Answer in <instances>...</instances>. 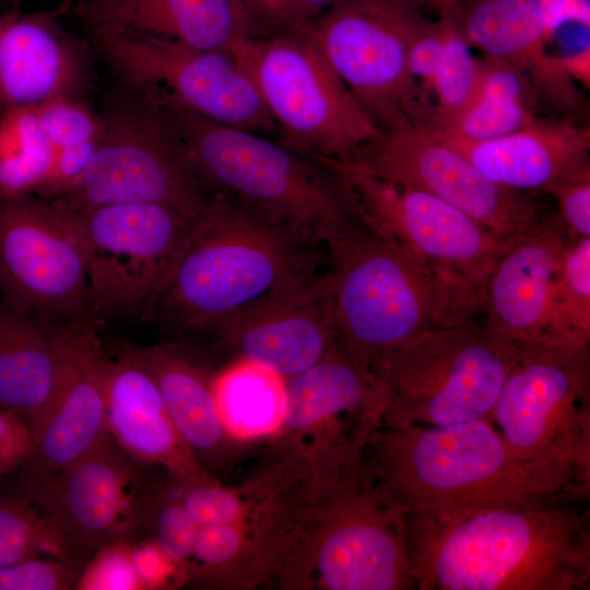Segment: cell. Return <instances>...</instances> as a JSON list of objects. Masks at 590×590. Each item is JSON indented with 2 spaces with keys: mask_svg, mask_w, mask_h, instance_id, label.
<instances>
[{
  "mask_svg": "<svg viewBox=\"0 0 590 590\" xmlns=\"http://www.w3.org/2000/svg\"><path fill=\"white\" fill-rule=\"evenodd\" d=\"M38 556L78 565L57 521L20 482L0 494V568Z\"/></svg>",
  "mask_w": 590,
  "mask_h": 590,
  "instance_id": "cell-33",
  "label": "cell"
},
{
  "mask_svg": "<svg viewBox=\"0 0 590 590\" xmlns=\"http://www.w3.org/2000/svg\"><path fill=\"white\" fill-rule=\"evenodd\" d=\"M212 339L234 359L283 379L304 371L339 343L324 272L314 283L229 323Z\"/></svg>",
  "mask_w": 590,
  "mask_h": 590,
  "instance_id": "cell-22",
  "label": "cell"
},
{
  "mask_svg": "<svg viewBox=\"0 0 590 590\" xmlns=\"http://www.w3.org/2000/svg\"><path fill=\"white\" fill-rule=\"evenodd\" d=\"M304 527L303 499L244 521L199 527L185 585L250 590L276 581Z\"/></svg>",
  "mask_w": 590,
  "mask_h": 590,
  "instance_id": "cell-24",
  "label": "cell"
},
{
  "mask_svg": "<svg viewBox=\"0 0 590 590\" xmlns=\"http://www.w3.org/2000/svg\"><path fill=\"white\" fill-rule=\"evenodd\" d=\"M365 457L380 494L404 517L580 502L589 494L567 472L518 456L488 420L380 427Z\"/></svg>",
  "mask_w": 590,
  "mask_h": 590,
  "instance_id": "cell-2",
  "label": "cell"
},
{
  "mask_svg": "<svg viewBox=\"0 0 590 590\" xmlns=\"http://www.w3.org/2000/svg\"><path fill=\"white\" fill-rule=\"evenodd\" d=\"M105 56L138 90H157L206 119L281 140L238 56L128 34L97 35Z\"/></svg>",
  "mask_w": 590,
  "mask_h": 590,
  "instance_id": "cell-15",
  "label": "cell"
},
{
  "mask_svg": "<svg viewBox=\"0 0 590 590\" xmlns=\"http://www.w3.org/2000/svg\"><path fill=\"white\" fill-rule=\"evenodd\" d=\"M579 503L404 517L416 589H589L590 524Z\"/></svg>",
  "mask_w": 590,
  "mask_h": 590,
  "instance_id": "cell-1",
  "label": "cell"
},
{
  "mask_svg": "<svg viewBox=\"0 0 590 590\" xmlns=\"http://www.w3.org/2000/svg\"><path fill=\"white\" fill-rule=\"evenodd\" d=\"M446 19L426 16L415 32L406 57V76L416 106L420 125L429 120L434 82L440 57Z\"/></svg>",
  "mask_w": 590,
  "mask_h": 590,
  "instance_id": "cell-37",
  "label": "cell"
},
{
  "mask_svg": "<svg viewBox=\"0 0 590 590\" xmlns=\"http://www.w3.org/2000/svg\"><path fill=\"white\" fill-rule=\"evenodd\" d=\"M84 74L80 49L49 15L0 14V113L76 95Z\"/></svg>",
  "mask_w": 590,
  "mask_h": 590,
  "instance_id": "cell-28",
  "label": "cell"
},
{
  "mask_svg": "<svg viewBox=\"0 0 590 590\" xmlns=\"http://www.w3.org/2000/svg\"><path fill=\"white\" fill-rule=\"evenodd\" d=\"M363 217L400 245L430 276L456 324L482 315L497 260L518 239L503 238L444 200L355 167L329 163Z\"/></svg>",
  "mask_w": 590,
  "mask_h": 590,
  "instance_id": "cell-8",
  "label": "cell"
},
{
  "mask_svg": "<svg viewBox=\"0 0 590 590\" xmlns=\"http://www.w3.org/2000/svg\"><path fill=\"white\" fill-rule=\"evenodd\" d=\"M543 109L541 98L520 71L482 55V74L471 103L449 128L433 133L469 141L496 139L531 125L543 117Z\"/></svg>",
  "mask_w": 590,
  "mask_h": 590,
  "instance_id": "cell-31",
  "label": "cell"
},
{
  "mask_svg": "<svg viewBox=\"0 0 590 590\" xmlns=\"http://www.w3.org/2000/svg\"><path fill=\"white\" fill-rule=\"evenodd\" d=\"M121 355L153 378L166 410L190 452L212 477L228 473L247 452L249 441L234 436L219 411L212 374L179 344H122Z\"/></svg>",
  "mask_w": 590,
  "mask_h": 590,
  "instance_id": "cell-23",
  "label": "cell"
},
{
  "mask_svg": "<svg viewBox=\"0 0 590 590\" xmlns=\"http://www.w3.org/2000/svg\"><path fill=\"white\" fill-rule=\"evenodd\" d=\"M132 558L143 589H162L184 585L177 566L156 543L144 538L132 543Z\"/></svg>",
  "mask_w": 590,
  "mask_h": 590,
  "instance_id": "cell-46",
  "label": "cell"
},
{
  "mask_svg": "<svg viewBox=\"0 0 590 590\" xmlns=\"http://www.w3.org/2000/svg\"><path fill=\"white\" fill-rule=\"evenodd\" d=\"M105 356L92 326L75 330L58 384L30 425L35 456L21 476L47 477L84 456L108 434Z\"/></svg>",
  "mask_w": 590,
  "mask_h": 590,
  "instance_id": "cell-21",
  "label": "cell"
},
{
  "mask_svg": "<svg viewBox=\"0 0 590 590\" xmlns=\"http://www.w3.org/2000/svg\"><path fill=\"white\" fill-rule=\"evenodd\" d=\"M558 223L567 241L590 237V173L553 188Z\"/></svg>",
  "mask_w": 590,
  "mask_h": 590,
  "instance_id": "cell-43",
  "label": "cell"
},
{
  "mask_svg": "<svg viewBox=\"0 0 590 590\" xmlns=\"http://www.w3.org/2000/svg\"><path fill=\"white\" fill-rule=\"evenodd\" d=\"M103 378L107 433L123 452L144 467L163 469L176 488L214 479L182 440L144 368L106 355Z\"/></svg>",
  "mask_w": 590,
  "mask_h": 590,
  "instance_id": "cell-26",
  "label": "cell"
},
{
  "mask_svg": "<svg viewBox=\"0 0 590 590\" xmlns=\"http://www.w3.org/2000/svg\"><path fill=\"white\" fill-rule=\"evenodd\" d=\"M487 420L518 456L589 488V345H519Z\"/></svg>",
  "mask_w": 590,
  "mask_h": 590,
  "instance_id": "cell-10",
  "label": "cell"
},
{
  "mask_svg": "<svg viewBox=\"0 0 590 590\" xmlns=\"http://www.w3.org/2000/svg\"><path fill=\"white\" fill-rule=\"evenodd\" d=\"M286 590H409L405 518L380 494L366 457L306 487L302 539L276 578Z\"/></svg>",
  "mask_w": 590,
  "mask_h": 590,
  "instance_id": "cell-5",
  "label": "cell"
},
{
  "mask_svg": "<svg viewBox=\"0 0 590 590\" xmlns=\"http://www.w3.org/2000/svg\"><path fill=\"white\" fill-rule=\"evenodd\" d=\"M37 116L51 148L90 143L98 140L103 118L90 109L76 95H62L35 106Z\"/></svg>",
  "mask_w": 590,
  "mask_h": 590,
  "instance_id": "cell-38",
  "label": "cell"
},
{
  "mask_svg": "<svg viewBox=\"0 0 590 590\" xmlns=\"http://www.w3.org/2000/svg\"><path fill=\"white\" fill-rule=\"evenodd\" d=\"M214 392L228 430L245 441L273 437L285 413L284 379L246 361L214 374Z\"/></svg>",
  "mask_w": 590,
  "mask_h": 590,
  "instance_id": "cell-32",
  "label": "cell"
},
{
  "mask_svg": "<svg viewBox=\"0 0 590 590\" xmlns=\"http://www.w3.org/2000/svg\"><path fill=\"white\" fill-rule=\"evenodd\" d=\"M567 238L557 220H544L497 260L487 280L483 322L517 345L563 343L556 315L559 264Z\"/></svg>",
  "mask_w": 590,
  "mask_h": 590,
  "instance_id": "cell-19",
  "label": "cell"
},
{
  "mask_svg": "<svg viewBox=\"0 0 590 590\" xmlns=\"http://www.w3.org/2000/svg\"><path fill=\"white\" fill-rule=\"evenodd\" d=\"M198 527L226 524L255 518L304 496L305 476L299 461L274 449L269 467L243 484L225 486L216 479L176 488Z\"/></svg>",
  "mask_w": 590,
  "mask_h": 590,
  "instance_id": "cell-30",
  "label": "cell"
},
{
  "mask_svg": "<svg viewBox=\"0 0 590 590\" xmlns=\"http://www.w3.org/2000/svg\"><path fill=\"white\" fill-rule=\"evenodd\" d=\"M448 19L483 56L520 71L552 115L580 120L583 90L552 50L536 0H464Z\"/></svg>",
  "mask_w": 590,
  "mask_h": 590,
  "instance_id": "cell-20",
  "label": "cell"
},
{
  "mask_svg": "<svg viewBox=\"0 0 590 590\" xmlns=\"http://www.w3.org/2000/svg\"><path fill=\"white\" fill-rule=\"evenodd\" d=\"M82 567L55 557H31L0 568V590L76 589Z\"/></svg>",
  "mask_w": 590,
  "mask_h": 590,
  "instance_id": "cell-41",
  "label": "cell"
},
{
  "mask_svg": "<svg viewBox=\"0 0 590 590\" xmlns=\"http://www.w3.org/2000/svg\"><path fill=\"white\" fill-rule=\"evenodd\" d=\"M550 46L559 37L590 30V0H536Z\"/></svg>",
  "mask_w": 590,
  "mask_h": 590,
  "instance_id": "cell-47",
  "label": "cell"
},
{
  "mask_svg": "<svg viewBox=\"0 0 590 590\" xmlns=\"http://www.w3.org/2000/svg\"><path fill=\"white\" fill-rule=\"evenodd\" d=\"M76 589H143L132 558V543L120 541L98 550L82 567Z\"/></svg>",
  "mask_w": 590,
  "mask_h": 590,
  "instance_id": "cell-40",
  "label": "cell"
},
{
  "mask_svg": "<svg viewBox=\"0 0 590 590\" xmlns=\"http://www.w3.org/2000/svg\"><path fill=\"white\" fill-rule=\"evenodd\" d=\"M570 79L583 91L590 86V46L557 55Z\"/></svg>",
  "mask_w": 590,
  "mask_h": 590,
  "instance_id": "cell-48",
  "label": "cell"
},
{
  "mask_svg": "<svg viewBox=\"0 0 590 590\" xmlns=\"http://www.w3.org/2000/svg\"><path fill=\"white\" fill-rule=\"evenodd\" d=\"M255 37L303 32L312 21L342 0H241Z\"/></svg>",
  "mask_w": 590,
  "mask_h": 590,
  "instance_id": "cell-39",
  "label": "cell"
},
{
  "mask_svg": "<svg viewBox=\"0 0 590 590\" xmlns=\"http://www.w3.org/2000/svg\"><path fill=\"white\" fill-rule=\"evenodd\" d=\"M198 528L174 485L150 480L145 495L143 539L153 540L177 566L184 585Z\"/></svg>",
  "mask_w": 590,
  "mask_h": 590,
  "instance_id": "cell-36",
  "label": "cell"
},
{
  "mask_svg": "<svg viewBox=\"0 0 590 590\" xmlns=\"http://www.w3.org/2000/svg\"><path fill=\"white\" fill-rule=\"evenodd\" d=\"M34 456L35 444L28 424L16 414L0 410V481L21 472Z\"/></svg>",
  "mask_w": 590,
  "mask_h": 590,
  "instance_id": "cell-44",
  "label": "cell"
},
{
  "mask_svg": "<svg viewBox=\"0 0 590 590\" xmlns=\"http://www.w3.org/2000/svg\"><path fill=\"white\" fill-rule=\"evenodd\" d=\"M97 141L56 150L48 177L36 197L52 200L68 191L87 168Z\"/></svg>",
  "mask_w": 590,
  "mask_h": 590,
  "instance_id": "cell-45",
  "label": "cell"
},
{
  "mask_svg": "<svg viewBox=\"0 0 590 590\" xmlns=\"http://www.w3.org/2000/svg\"><path fill=\"white\" fill-rule=\"evenodd\" d=\"M93 157L80 179L52 199L75 212L118 203L167 206L194 220L214 194L151 102L110 106Z\"/></svg>",
  "mask_w": 590,
  "mask_h": 590,
  "instance_id": "cell-11",
  "label": "cell"
},
{
  "mask_svg": "<svg viewBox=\"0 0 590 590\" xmlns=\"http://www.w3.org/2000/svg\"><path fill=\"white\" fill-rule=\"evenodd\" d=\"M235 54L251 74L281 141L322 163L354 160L379 128L304 33L252 37Z\"/></svg>",
  "mask_w": 590,
  "mask_h": 590,
  "instance_id": "cell-9",
  "label": "cell"
},
{
  "mask_svg": "<svg viewBox=\"0 0 590 590\" xmlns=\"http://www.w3.org/2000/svg\"><path fill=\"white\" fill-rule=\"evenodd\" d=\"M96 35L128 34L204 50H234L255 37L241 0H84Z\"/></svg>",
  "mask_w": 590,
  "mask_h": 590,
  "instance_id": "cell-27",
  "label": "cell"
},
{
  "mask_svg": "<svg viewBox=\"0 0 590 590\" xmlns=\"http://www.w3.org/2000/svg\"><path fill=\"white\" fill-rule=\"evenodd\" d=\"M78 328L58 327L0 303V410L31 425L58 384Z\"/></svg>",
  "mask_w": 590,
  "mask_h": 590,
  "instance_id": "cell-29",
  "label": "cell"
},
{
  "mask_svg": "<svg viewBox=\"0 0 590 590\" xmlns=\"http://www.w3.org/2000/svg\"><path fill=\"white\" fill-rule=\"evenodd\" d=\"M214 196L327 248L364 224L342 176L280 139L199 116L157 90L140 91Z\"/></svg>",
  "mask_w": 590,
  "mask_h": 590,
  "instance_id": "cell-4",
  "label": "cell"
},
{
  "mask_svg": "<svg viewBox=\"0 0 590 590\" xmlns=\"http://www.w3.org/2000/svg\"><path fill=\"white\" fill-rule=\"evenodd\" d=\"M518 346L475 320L418 333L371 370L381 427L487 420Z\"/></svg>",
  "mask_w": 590,
  "mask_h": 590,
  "instance_id": "cell-7",
  "label": "cell"
},
{
  "mask_svg": "<svg viewBox=\"0 0 590 590\" xmlns=\"http://www.w3.org/2000/svg\"><path fill=\"white\" fill-rule=\"evenodd\" d=\"M144 465L123 452L107 434L84 456L40 479L21 476L57 521L74 562L84 564L102 547L144 535Z\"/></svg>",
  "mask_w": 590,
  "mask_h": 590,
  "instance_id": "cell-18",
  "label": "cell"
},
{
  "mask_svg": "<svg viewBox=\"0 0 590 590\" xmlns=\"http://www.w3.org/2000/svg\"><path fill=\"white\" fill-rule=\"evenodd\" d=\"M424 15L448 19L464 0H410Z\"/></svg>",
  "mask_w": 590,
  "mask_h": 590,
  "instance_id": "cell-49",
  "label": "cell"
},
{
  "mask_svg": "<svg viewBox=\"0 0 590 590\" xmlns=\"http://www.w3.org/2000/svg\"><path fill=\"white\" fill-rule=\"evenodd\" d=\"M326 249L214 196L191 231L144 320L213 338L252 310L324 272Z\"/></svg>",
  "mask_w": 590,
  "mask_h": 590,
  "instance_id": "cell-3",
  "label": "cell"
},
{
  "mask_svg": "<svg viewBox=\"0 0 590 590\" xmlns=\"http://www.w3.org/2000/svg\"><path fill=\"white\" fill-rule=\"evenodd\" d=\"M425 17L410 0H342L303 32L384 131L420 125L406 57Z\"/></svg>",
  "mask_w": 590,
  "mask_h": 590,
  "instance_id": "cell-13",
  "label": "cell"
},
{
  "mask_svg": "<svg viewBox=\"0 0 590 590\" xmlns=\"http://www.w3.org/2000/svg\"><path fill=\"white\" fill-rule=\"evenodd\" d=\"M337 164L428 192L503 238H520L544 221L527 192L492 181L421 126L380 131L354 160Z\"/></svg>",
  "mask_w": 590,
  "mask_h": 590,
  "instance_id": "cell-17",
  "label": "cell"
},
{
  "mask_svg": "<svg viewBox=\"0 0 590 590\" xmlns=\"http://www.w3.org/2000/svg\"><path fill=\"white\" fill-rule=\"evenodd\" d=\"M437 137L492 181L521 192L548 193L590 173L589 127L571 117L543 116L512 133L484 141Z\"/></svg>",
  "mask_w": 590,
  "mask_h": 590,
  "instance_id": "cell-25",
  "label": "cell"
},
{
  "mask_svg": "<svg viewBox=\"0 0 590 590\" xmlns=\"http://www.w3.org/2000/svg\"><path fill=\"white\" fill-rule=\"evenodd\" d=\"M72 212L85 248L92 324L110 318L143 319L193 220L149 203L107 204Z\"/></svg>",
  "mask_w": 590,
  "mask_h": 590,
  "instance_id": "cell-14",
  "label": "cell"
},
{
  "mask_svg": "<svg viewBox=\"0 0 590 590\" xmlns=\"http://www.w3.org/2000/svg\"><path fill=\"white\" fill-rule=\"evenodd\" d=\"M0 296L58 327L93 326L85 248L72 211L36 196L0 201Z\"/></svg>",
  "mask_w": 590,
  "mask_h": 590,
  "instance_id": "cell-12",
  "label": "cell"
},
{
  "mask_svg": "<svg viewBox=\"0 0 590 590\" xmlns=\"http://www.w3.org/2000/svg\"><path fill=\"white\" fill-rule=\"evenodd\" d=\"M326 260L338 342L359 367L371 371L418 333L456 326L425 270L366 220L327 246Z\"/></svg>",
  "mask_w": 590,
  "mask_h": 590,
  "instance_id": "cell-6",
  "label": "cell"
},
{
  "mask_svg": "<svg viewBox=\"0 0 590 590\" xmlns=\"http://www.w3.org/2000/svg\"><path fill=\"white\" fill-rule=\"evenodd\" d=\"M52 152L35 106L11 107L0 113V161Z\"/></svg>",
  "mask_w": 590,
  "mask_h": 590,
  "instance_id": "cell-42",
  "label": "cell"
},
{
  "mask_svg": "<svg viewBox=\"0 0 590 590\" xmlns=\"http://www.w3.org/2000/svg\"><path fill=\"white\" fill-rule=\"evenodd\" d=\"M285 413L273 448L295 456L308 474L338 470L359 457L381 427L371 371L339 343L304 371L284 379Z\"/></svg>",
  "mask_w": 590,
  "mask_h": 590,
  "instance_id": "cell-16",
  "label": "cell"
},
{
  "mask_svg": "<svg viewBox=\"0 0 590 590\" xmlns=\"http://www.w3.org/2000/svg\"><path fill=\"white\" fill-rule=\"evenodd\" d=\"M557 327L566 345L590 342V237L567 241L556 291Z\"/></svg>",
  "mask_w": 590,
  "mask_h": 590,
  "instance_id": "cell-35",
  "label": "cell"
},
{
  "mask_svg": "<svg viewBox=\"0 0 590 590\" xmlns=\"http://www.w3.org/2000/svg\"><path fill=\"white\" fill-rule=\"evenodd\" d=\"M473 49L451 19H446L427 130L445 131L471 103L482 74V57Z\"/></svg>",
  "mask_w": 590,
  "mask_h": 590,
  "instance_id": "cell-34",
  "label": "cell"
}]
</instances>
